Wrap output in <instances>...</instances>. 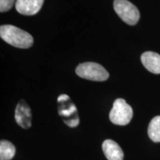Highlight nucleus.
Segmentation results:
<instances>
[{
  "label": "nucleus",
  "instance_id": "f257e3e1",
  "mask_svg": "<svg viewBox=\"0 0 160 160\" xmlns=\"http://www.w3.org/2000/svg\"><path fill=\"white\" fill-rule=\"evenodd\" d=\"M0 37L9 45L19 48H28L33 44V38L29 33L11 25L0 27Z\"/></svg>",
  "mask_w": 160,
  "mask_h": 160
},
{
  "label": "nucleus",
  "instance_id": "f03ea898",
  "mask_svg": "<svg viewBox=\"0 0 160 160\" xmlns=\"http://www.w3.org/2000/svg\"><path fill=\"white\" fill-rule=\"evenodd\" d=\"M58 113L66 125L75 128L79 124V117L77 109L72 102L70 97L66 94L60 95L57 99Z\"/></svg>",
  "mask_w": 160,
  "mask_h": 160
},
{
  "label": "nucleus",
  "instance_id": "7ed1b4c3",
  "mask_svg": "<svg viewBox=\"0 0 160 160\" xmlns=\"http://www.w3.org/2000/svg\"><path fill=\"white\" fill-rule=\"evenodd\" d=\"M76 73L79 77L95 82H103L108 79L109 73L105 68L96 62L79 64L76 68Z\"/></svg>",
  "mask_w": 160,
  "mask_h": 160
},
{
  "label": "nucleus",
  "instance_id": "20e7f679",
  "mask_svg": "<svg viewBox=\"0 0 160 160\" xmlns=\"http://www.w3.org/2000/svg\"><path fill=\"white\" fill-rule=\"evenodd\" d=\"M133 109L123 99H117L113 102L109 113L112 123L117 125H126L130 123L133 117Z\"/></svg>",
  "mask_w": 160,
  "mask_h": 160
},
{
  "label": "nucleus",
  "instance_id": "39448f33",
  "mask_svg": "<svg viewBox=\"0 0 160 160\" xmlns=\"http://www.w3.org/2000/svg\"><path fill=\"white\" fill-rule=\"evenodd\" d=\"M113 8L120 19L130 25H135L140 19L139 10L128 0H114Z\"/></svg>",
  "mask_w": 160,
  "mask_h": 160
},
{
  "label": "nucleus",
  "instance_id": "423d86ee",
  "mask_svg": "<svg viewBox=\"0 0 160 160\" xmlns=\"http://www.w3.org/2000/svg\"><path fill=\"white\" fill-rule=\"evenodd\" d=\"M15 119L18 125L24 129H28L31 127V110L24 99L20 100L16 108Z\"/></svg>",
  "mask_w": 160,
  "mask_h": 160
},
{
  "label": "nucleus",
  "instance_id": "0eeeda50",
  "mask_svg": "<svg viewBox=\"0 0 160 160\" xmlns=\"http://www.w3.org/2000/svg\"><path fill=\"white\" fill-rule=\"evenodd\" d=\"M43 3L44 0H17L15 7L21 14L33 16L40 11Z\"/></svg>",
  "mask_w": 160,
  "mask_h": 160
},
{
  "label": "nucleus",
  "instance_id": "6e6552de",
  "mask_svg": "<svg viewBox=\"0 0 160 160\" xmlns=\"http://www.w3.org/2000/svg\"><path fill=\"white\" fill-rule=\"evenodd\" d=\"M141 61L148 71L155 74L160 73V55L152 51H147L141 56Z\"/></svg>",
  "mask_w": 160,
  "mask_h": 160
},
{
  "label": "nucleus",
  "instance_id": "1a4fd4ad",
  "mask_svg": "<svg viewBox=\"0 0 160 160\" xmlns=\"http://www.w3.org/2000/svg\"><path fill=\"white\" fill-rule=\"evenodd\" d=\"M102 151L108 160H123L122 150L113 140H105L102 143Z\"/></svg>",
  "mask_w": 160,
  "mask_h": 160
},
{
  "label": "nucleus",
  "instance_id": "9d476101",
  "mask_svg": "<svg viewBox=\"0 0 160 160\" xmlns=\"http://www.w3.org/2000/svg\"><path fill=\"white\" fill-rule=\"evenodd\" d=\"M15 146L11 142L1 140L0 142V160H11L15 156Z\"/></svg>",
  "mask_w": 160,
  "mask_h": 160
},
{
  "label": "nucleus",
  "instance_id": "9b49d317",
  "mask_svg": "<svg viewBox=\"0 0 160 160\" xmlns=\"http://www.w3.org/2000/svg\"><path fill=\"white\" fill-rule=\"evenodd\" d=\"M148 133L152 141L160 142V116L152 119L148 128Z\"/></svg>",
  "mask_w": 160,
  "mask_h": 160
},
{
  "label": "nucleus",
  "instance_id": "f8f14e48",
  "mask_svg": "<svg viewBox=\"0 0 160 160\" xmlns=\"http://www.w3.org/2000/svg\"><path fill=\"white\" fill-rule=\"evenodd\" d=\"M15 0H0V11L2 13L10 11L14 4Z\"/></svg>",
  "mask_w": 160,
  "mask_h": 160
}]
</instances>
